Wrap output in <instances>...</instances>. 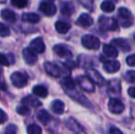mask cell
<instances>
[{"instance_id": "obj_13", "label": "cell", "mask_w": 135, "mask_h": 134, "mask_svg": "<svg viewBox=\"0 0 135 134\" xmlns=\"http://www.w3.org/2000/svg\"><path fill=\"white\" fill-rule=\"evenodd\" d=\"M94 23V20L93 18L90 15L86 14V13H83L79 16V18L76 20V24L80 27L83 28H89L90 26L93 25Z\"/></svg>"}, {"instance_id": "obj_35", "label": "cell", "mask_w": 135, "mask_h": 134, "mask_svg": "<svg viewBox=\"0 0 135 134\" xmlns=\"http://www.w3.org/2000/svg\"><path fill=\"white\" fill-rule=\"evenodd\" d=\"M18 133V127L14 124H9L5 129V134H17Z\"/></svg>"}, {"instance_id": "obj_12", "label": "cell", "mask_w": 135, "mask_h": 134, "mask_svg": "<svg viewBox=\"0 0 135 134\" xmlns=\"http://www.w3.org/2000/svg\"><path fill=\"white\" fill-rule=\"evenodd\" d=\"M67 94L73 99H75V100H76L77 102H79V103L82 104L83 106H85V107H92V106H91V104H90V102H89L88 99H87L86 97H84L82 94L75 91V89L73 90V91H67Z\"/></svg>"}, {"instance_id": "obj_42", "label": "cell", "mask_w": 135, "mask_h": 134, "mask_svg": "<svg viewBox=\"0 0 135 134\" xmlns=\"http://www.w3.org/2000/svg\"><path fill=\"white\" fill-rule=\"evenodd\" d=\"M64 64H65L66 67H69V68H75V67H76V64H75V63H73V62H67V63H65Z\"/></svg>"}, {"instance_id": "obj_19", "label": "cell", "mask_w": 135, "mask_h": 134, "mask_svg": "<svg viewBox=\"0 0 135 134\" xmlns=\"http://www.w3.org/2000/svg\"><path fill=\"white\" fill-rule=\"evenodd\" d=\"M55 29H56V31L58 33L65 34L70 31L71 25H70L69 23H67V22L59 20V21H57L56 23H55Z\"/></svg>"}, {"instance_id": "obj_41", "label": "cell", "mask_w": 135, "mask_h": 134, "mask_svg": "<svg viewBox=\"0 0 135 134\" xmlns=\"http://www.w3.org/2000/svg\"><path fill=\"white\" fill-rule=\"evenodd\" d=\"M128 94L132 98H135V86H132V87H130L128 89Z\"/></svg>"}, {"instance_id": "obj_45", "label": "cell", "mask_w": 135, "mask_h": 134, "mask_svg": "<svg viewBox=\"0 0 135 134\" xmlns=\"http://www.w3.org/2000/svg\"><path fill=\"white\" fill-rule=\"evenodd\" d=\"M133 39H134V41H135V33H134V36H133Z\"/></svg>"}, {"instance_id": "obj_31", "label": "cell", "mask_w": 135, "mask_h": 134, "mask_svg": "<svg viewBox=\"0 0 135 134\" xmlns=\"http://www.w3.org/2000/svg\"><path fill=\"white\" fill-rule=\"evenodd\" d=\"M11 4L18 8H24L28 5V0H10Z\"/></svg>"}, {"instance_id": "obj_43", "label": "cell", "mask_w": 135, "mask_h": 134, "mask_svg": "<svg viewBox=\"0 0 135 134\" xmlns=\"http://www.w3.org/2000/svg\"><path fill=\"white\" fill-rule=\"evenodd\" d=\"M0 88H3V89H5V85L2 84V81L1 79H0Z\"/></svg>"}, {"instance_id": "obj_24", "label": "cell", "mask_w": 135, "mask_h": 134, "mask_svg": "<svg viewBox=\"0 0 135 134\" xmlns=\"http://www.w3.org/2000/svg\"><path fill=\"white\" fill-rule=\"evenodd\" d=\"M22 104L26 106H31L33 107H38L41 106V103L38 100V98L32 97V96H28V97H24L22 99Z\"/></svg>"}, {"instance_id": "obj_29", "label": "cell", "mask_w": 135, "mask_h": 134, "mask_svg": "<svg viewBox=\"0 0 135 134\" xmlns=\"http://www.w3.org/2000/svg\"><path fill=\"white\" fill-rule=\"evenodd\" d=\"M28 134H42V130L37 124H30L27 128Z\"/></svg>"}, {"instance_id": "obj_32", "label": "cell", "mask_w": 135, "mask_h": 134, "mask_svg": "<svg viewBox=\"0 0 135 134\" xmlns=\"http://www.w3.org/2000/svg\"><path fill=\"white\" fill-rule=\"evenodd\" d=\"M10 35V29L7 25L0 22V36L1 37H7Z\"/></svg>"}, {"instance_id": "obj_14", "label": "cell", "mask_w": 135, "mask_h": 134, "mask_svg": "<svg viewBox=\"0 0 135 134\" xmlns=\"http://www.w3.org/2000/svg\"><path fill=\"white\" fill-rule=\"evenodd\" d=\"M111 45L114 47H118V48L120 49L122 52H130L132 47H131L130 43L126 41L125 39H121V38H119V39H114L111 41Z\"/></svg>"}, {"instance_id": "obj_9", "label": "cell", "mask_w": 135, "mask_h": 134, "mask_svg": "<svg viewBox=\"0 0 135 134\" xmlns=\"http://www.w3.org/2000/svg\"><path fill=\"white\" fill-rule=\"evenodd\" d=\"M22 56H23L24 61L30 65H33L38 60L37 53H36L31 48L24 49V50L22 51Z\"/></svg>"}, {"instance_id": "obj_3", "label": "cell", "mask_w": 135, "mask_h": 134, "mask_svg": "<svg viewBox=\"0 0 135 134\" xmlns=\"http://www.w3.org/2000/svg\"><path fill=\"white\" fill-rule=\"evenodd\" d=\"M98 22H99L100 27L105 31H115L118 29V22L116 21V19L109 18V17H100Z\"/></svg>"}, {"instance_id": "obj_8", "label": "cell", "mask_w": 135, "mask_h": 134, "mask_svg": "<svg viewBox=\"0 0 135 134\" xmlns=\"http://www.w3.org/2000/svg\"><path fill=\"white\" fill-rule=\"evenodd\" d=\"M39 9L45 16H48V17L54 16L57 11L56 7H55V5L52 4V2H42L40 5Z\"/></svg>"}, {"instance_id": "obj_44", "label": "cell", "mask_w": 135, "mask_h": 134, "mask_svg": "<svg viewBox=\"0 0 135 134\" xmlns=\"http://www.w3.org/2000/svg\"><path fill=\"white\" fill-rule=\"evenodd\" d=\"M48 1H50V2H52V1H54V0H48Z\"/></svg>"}, {"instance_id": "obj_21", "label": "cell", "mask_w": 135, "mask_h": 134, "mask_svg": "<svg viewBox=\"0 0 135 134\" xmlns=\"http://www.w3.org/2000/svg\"><path fill=\"white\" fill-rule=\"evenodd\" d=\"M22 20L25 22H30V23H38L41 20V18L36 13H25L21 17Z\"/></svg>"}, {"instance_id": "obj_10", "label": "cell", "mask_w": 135, "mask_h": 134, "mask_svg": "<svg viewBox=\"0 0 135 134\" xmlns=\"http://www.w3.org/2000/svg\"><path fill=\"white\" fill-rule=\"evenodd\" d=\"M44 69L47 72V73L52 77L59 78L62 75V70H61V68L56 63L47 62V63H44Z\"/></svg>"}, {"instance_id": "obj_2", "label": "cell", "mask_w": 135, "mask_h": 134, "mask_svg": "<svg viewBox=\"0 0 135 134\" xmlns=\"http://www.w3.org/2000/svg\"><path fill=\"white\" fill-rule=\"evenodd\" d=\"M82 45L85 49L88 50H98L100 47V41L96 36L93 35H85L81 39Z\"/></svg>"}, {"instance_id": "obj_18", "label": "cell", "mask_w": 135, "mask_h": 134, "mask_svg": "<svg viewBox=\"0 0 135 134\" xmlns=\"http://www.w3.org/2000/svg\"><path fill=\"white\" fill-rule=\"evenodd\" d=\"M75 12V7L71 2H64L61 5V13L64 16H71Z\"/></svg>"}, {"instance_id": "obj_36", "label": "cell", "mask_w": 135, "mask_h": 134, "mask_svg": "<svg viewBox=\"0 0 135 134\" xmlns=\"http://www.w3.org/2000/svg\"><path fill=\"white\" fill-rule=\"evenodd\" d=\"M125 80L129 83L135 84V71H128L125 75Z\"/></svg>"}, {"instance_id": "obj_11", "label": "cell", "mask_w": 135, "mask_h": 134, "mask_svg": "<svg viewBox=\"0 0 135 134\" xmlns=\"http://www.w3.org/2000/svg\"><path fill=\"white\" fill-rule=\"evenodd\" d=\"M54 51L57 55L62 58H72V56H73V53H72L69 47L64 44L55 45L54 47Z\"/></svg>"}, {"instance_id": "obj_17", "label": "cell", "mask_w": 135, "mask_h": 134, "mask_svg": "<svg viewBox=\"0 0 135 134\" xmlns=\"http://www.w3.org/2000/svg\"><path fill=\"white\" fill-rule=\"evenodd\" d=\"M1 17L4 20L10 23H14L17 20V15L10 9H3L1 11Z\"/></svg>"}, {"instance_id": "obj_22", "label": "cell", "mask_w": 135, "mask_h": 134, "mask_svg": "<svg viewBox=\"0 0 135 134\" xmlns=\"http://www.w3.org/2000/svg\"><path fill=\"white\" fill-rule=\"evenodd\" d=\"M52 109L55 114H62L64 112V103L60 99H56L52 103Z\"/></svg>"}, {"instance_id": "obj_38", "label": "cell", "mask_w": 135, "mask_h": 134, "mask_svg": "<svg viewBox=\"0 0 135 134\" xmlns=\"http://www.w3.org/2000/svg\"><path fill=\"white\" fill-rule=\"evenodd\" d=\"M126 63L130 66L135 67V54H132V55L128 56L126 59Z\"/></svg>"}, {"instance_id": "obj_1", "label": "cell", "mask_w": 135, "mask_h": 134, "mask_svg": "<svg viewBox=\"0 0 135 134\" xmlns=\"http://www.w3.org/2000/svg\"><path fill=\"white\" fill-rule=\"evenodd\" d=\"M11 83L14 86L18 88H22L28 84V75L21 72H15L10 76Z\"/></svg>"}, {"instance_id": "obj_20", "label": "cell", "mask_w": 135, "mask_h": 134, "mask_svg": "<svg viewBox=\"0 0 135 134\" xmlns=\"http://www.w3.org/2000/svg\"><path fill=\"white\" fill-rule=\"evenodd\" d=\"M103 52L105 55H107L108 57L110 58H117L119 55L117 49L114 46H112L111 44H105L103 46Z\"/></svg>"}, {"instance_id": "obj_25", "label": "cell", "mask_w": 135, "mask_h": 134, "mask_svg": "<svg viewBox=\"0 0 135 134\" xmlns=\"http://www.w3.org/2000/svg\"><path fill=\"white\" fill-rule=\"evenodd\" d=\"M61 85L62 86V87L64 88L66 92L67 91H73L75 89V84L74 82V80H72V78L70 77H65L61 81Z\"/></svg>"}, {"instance_id": "obj_7", "label": "cell", "mask_w": 135, "mask_h": 134, "mask_svg": "<svg viewBox=\"0 0 135 134\" xmlns=\"http://www.w3.org/2000/svg\"><path fill=\"white\" fill-rule=\"evenodd\" d=\"M77 83H78L79 86L83 90L86 92H94L95 91V86L94 83L90 80L87 76H78L77 77Z\"/></svg>"}, {"instance_id": "obj_37", "label": "cell", "mask_w": 135, "mask_h": 134, "mask_svg": "<svg viewBox=\"0 0 135 134\" xmlns=\"http://www.w3.org/2000/svg\"><path fill=\"white\" fill-rule=\"evenodd\" d=\"M0 64L3 65V66H8L9 65L8 58L1 52H0Z\"/></svg>"}, {"instance_id": "obj_23", "label": "cell", "mask_w": 135, "mask_h": 134, "mask_svg": "<svg viewBox=\"0 0 135 134\" xmlns=\"http://www.w3.org/2000/svg\"><path fill=\"white\" fill-rule=\"evenodd\" d=\"M108 87L109 92L113 94H119L120 92V83L118 79H112L108 82Z\"/></svg>"}, {"instance_id": "obj_30", "label": "cell", "mask_w": 135, "mask_h": 134, "mask_svg": "<svg viewBox=\"0 0 135 134\" xmlns=\"http://www.w3.org/2000/svg\"><path fill=\"white\" fill-rule=\"evenodd\" d=\"M118 12H119V16L121 18H124V19H126V20H128L129 18L132 17L131 11L129 10V9H127L126 7H119Z\"/></svg>"}, {"instance_id": "obj_40", "label": "cell", "mask_w": 135, "mask_h": 134, "mask_svg": "<svg viewBox=\"0 0 135 134\" xmlns=\"http://www.w3.org/2000/svg\"><path fill=\"white\" fill-rule=\"evenodd\" d=\"M109 134H123L122 131L116 127H111L109 129Z\"/></svg>"}, {"instance_id": "obj_4", "label": "cell", "mask_w": 135, "mask_h": 134, "mask_svg": "<svg viewBox=\"0 0 135 134\" xmlns=\"http://www.w3.org/2000/svg\"><path fill=\"white\" fill-rule=\"evenodd\" d=\"M86 75H87V77H88L92 82L96 83L98 86H105V85H107V82H106L105 78H104L97 70H94V69L87 70Z\"/></svg>"}, {"instance_id": "obj_16", "label": "cell", "mask_w": 135, "mask_h": 134, "mask_svg": "<svg viewBox=\"0 0 135 134\" xmlns=\"http://www.w3.org/2000/svg\"><path fill=\"white\" fill-rule=\"evenodd\" d=\"M30 48L36 52V53H42L45 51V44L41 38H36L30 42Z\"/></svg>"}, {"instance_id": "obj_27", "label": "cell", "mask_w": 135, "mask_h": 134, "mask_svg": "<svg viewBox=\"0 0 135 134\" xmlns=\"http://www.w3.org/2000/svg\"><path fill=\"white\" fill-rule=\"evenodd\" d=\"M37 118H38V120L42 124H44V125L48 124L49 122L51 121V115L48 113V111L44 110V109H41V110H40L39 112H38Z\"/></svg>"}, {"instance_id": "obj_5", "label": "cell", "mask_w": 135, "mask_h": 134, "mask_svg": "<svg viewBox=\"0 0 135 134\" xmlns=\"http://www.w3.org/2000/svg\"><path fill=\"white\" fill-rule=\"evenodd\" d=\"M108 110L113 114H120L124 110V105L119 99L110 98L108 104Z\"/></svg>"}, {"instance_id": "obj_15", "label": "cell", "mask_w": 135, "mask_h": 134, "mask_svg": "<svg viewBox=\"0 0 135 134\" xmlns=\"http://www.w3.org/2000/svg\"><path fill=\"white\" fill-rule=\"evenodd\" d=\"M103 69L108 73H117L120 69V63L116 60L113 61H106L104 62Z\"/></svg>"}, {"instance_id": "obj_28", "label": "cell", "mask_w": 135, "mask_h": 134, "mask_svg": "<svg viewBox=\"0 0 135 134\" xmlns=\"http://www.w3.org/2000/svg\"><path fill=\"white\" fill-rule=\"evenodd\" d=\"M100 8H101V10L103 11V12L110 13V12H112V11H114V9H115V6H114V4L112 3V2L106 0V1H103L101 3V5H100Z\"/></svg>"}, {"instance_id": "obj_34", "label": "cell", "mask_w": 135, "mask_h": 134, "mask_svg": "<svg viewBox=\"0 0 135 134\" xmlns=\"http://www.w3.org/2000/svg\"><path fill=\"white\" fill-rule=\"evenodd\" d=\"M79 4H81L84 7L87 8L88 10H92L93 9V0H77Z\"/></svg>"}, {"instance_id": "obj_33", "label": "cell", "mask_w": 135, "mask_h": 134, "mask_svg": "<svg viewBox=\"0 0 135 134\" xmlns=\"http://www.w3.org/2000/svg\"><path fill=\"white\" fill-rule=\"evenodd\" d=\"M17 112L21 116H28L30 113V109L27 106H20V107H17Z\"/></svg>"}, {"instance_id": "obj_39", "label": "cell", "mask_w": 135, "mask_h": 134, "mask_svg": "<svg viewBox=\"0 0 135 134\" xmlns=\"http://www.w3.org/2000/svg\"><path fill=\"white\" fill-rule=\"evenodd\" d=\"M7 120V115L6 114L5 111L0 108V124L5 123Z\"/></svg>"}, {"instance_id": "obj_6", "label": "cell", "mask_w": 135, "mask_h": 134, "mask_svg": "<svg viewBox=\"0 0 135 134\" xmlns=\"http://www.w3.org/2000/svg\"><path fill=\"white\" fill-rule=\"evenodd\" d=\"M67 128L75 134H86V131L74 118H68L65 121Z\"/></svg>"}, {"instance_id": "obj_26", "label": "cell", "mask_w": 135, "mask_h": 134, "mask_svg": "<svg viewBox=\"0 0 135 134\" xmlns=\"http://www.w3.org/2000/svg\"><path fill=\"white\" fill-rule=\"evenodd\" d=\"M32 92L35 96L39 97H46L48 96V89L44 86H35L32 89Z\"/></svg>"}]
</instances>
